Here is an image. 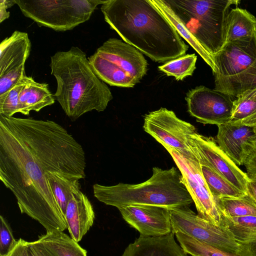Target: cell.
Here are the masks:
<instances>
[{
  "mask_svg": "<svg viewBox=\"0 0 256 256\" xmlns=\"http://www.w3.org/2000/svg\"><path fill=\"white\" fill-rule=\"evenodd\" d=\"M86 166L82 146L58 123L0 115V180L16 197L21 213L46 232L67 228L47 175L80 180Z\"/></svg>",
  "mask_w": 256,
  "mask_h": 256,
  "instance_id": "6da1fadb",
  "label": "cell"
},
{
  "mask_svg": "<svg viewBox=\"0 0 256 256\" xmlns=\"http://www.w3.org/2000/svg\"><path fill=\"white\" fill-rule=\"evenodd\" d=\"M100 10L111 29L153 61L166 62L188 48L152 0H106Z\"/></svg>",
  "mask_w": 256,
  "mask_h": 256,
  "instance_id": "7a4b0ae2",
  "label": "cell"
},
{
  "mask_svg": "<svg viewBox=\"0 0 256 256\" xmlns=\"http://www.w3.org/2000/svg\"><path fill=\"white\" fill-rule=\"evenodd\" d=\"M50 66L57 84L54 96L71 120L94 110L104 111L112 99L110 89L78 47L56 52L50 56Z\"/></svg>",
  "mask_w": 256,
  "mask_h": 256,
  "instance_id": "3957f363",
  "label": "cell"
},
{
  "mask_svg": "<svg viewBox=\"0 0 256 256\" xmlns=\"http://www.w3.org/2000/svg\"><path fill=\"white\" fill-rule=\"evenodd\" d=\"M94 197L117 208L133 204L162 206L169 209L190 206L194 202L185 186L182 174L175 167L152 168V176L138 184L120 182L107 186H93Z\"/></svg>",
  "mask_w": 256,
  "mask_h": 256,
  "instance_id": "277c9868",
  "label": "cell"
},
{
  "mask_svg": "<svg viewBox=\"0 0 256 256\" xmlns=\"http://www.w3.org/2000/svg\"><path fill=\"white\" fill-rule=\"evenodd\" d=\"M213 58L224 45V22L238 0H162Z\"/></svg>",
  "mask_w": 256,
  "mask_h": 256,
  "instance_id": "5b68a950",
  "label": "cell"
},
{
  "mask_svg": "<svg viewBox=\"0 0 256 256\" xmlns=\"http://www.w3.org/2000/svg\"><path fill=\"white\" fill-rule=\"evenodd\" d=\"M88 59L96 76L112 86L132 88L147 72L142 53L116 38L106 40Z\"/></svg>",
  "mask_w": 256,
  "mask_h": 256,
  "instance_id": "8992f818",
  "label": "cell"
},
{
  "mask_svg": "<svg viewBox=\"0 0 256 256\" xmlns=\"http://www.w3.org/2000/svg\"><path fill=\"white\" fill-rule=\"evenodd\" d=\"M106 0H14L23 15L56 32L74 29L88 21Z\"/></svg>",
  "mask_w": 256,
  "mask_h": 256,
  "instance_id": "52a82bcc",
  "label": "cell"
},
{
  "mask_svg": "<svg viewBox=\"0 0 256 256\" xmlns=\"http://www.w3.org/2000/svg\"><path fill=\"white\" fill-rule=\"evenodd\" d=\"M172 232H180L225 251L244 256L242 246L222 226L202 218L190 206L170 209Z\"/></svg>",
  "mask_w": 256,
  "mask_h": 256,
  "instance_id": "ba28073f",
  "label": "cell"
},
{
  "mask_svg": "<svg viewBox=\"0 0 256 256\" xmlns=\"http://www.w3.org/2000/svg\"><path fill=\"white\" fill-rule=\"evenodd\" d=\"M144 130L161 144H166L192 160L198 159L192 148L190 138L196 133L191 124L178 118L175 113L161 108L144 116Z\"/></svg>",
  "mask_w": 256,
  "mask_h": 256,
  "instance_id": "9c48e42d",
  "label": "cell"
},
{
  "mask_svg": "<svg viewBox=\"0 0 256 256\" xmlns=\"http://www.w3.org/2000/svg\"><path fill=\"white\" fill-rule=\"evenodd\" d=\"M162 145L169 152L180 172L198 216L215 226H220V214L204 178L199 160L187 158L174 148L164 144Z\"/></svg>",
  "mask_w": 256,
  "mask_h": 256,
  "instance_id": "30bf717a",
  "label": "cell"
},
{
  "mask_svg": "<svg viewBox=\"0 0 256 256\" xmlns=\"http://www.w3.org/2000/svg\"><path fill=\"white\" fill-rule=\"evenodd\" d=\"M185 99L188 113L198 122L218 126L230 120L234 100L226 94L200 86L189 90Z\"/></svg>",
  "mask_w": 256,
  "mask_h": 256,
  "instance_id": "8fae6325",
  "label": "cell"
},
{
  "mask_svg": "<svg viewBox=\"0 0 256 256\" xmlns=\"http://www.w3.org/2000/svg\"><path fill=\"white\" fill-rule=\"evenodd\" d=\"M32 44L28 33L15 30L0 44V95L25 76V64Z\"/></svg>",
  "mask_w": 256,
  "mask_h": 256,
  "instance_id": "7c38bea8",
  "label": "cell"
},
{
  "mask_svg": "<svg viewBox=\"0 0 256 256\" xmlns=\"http://www.w3.org/2000/svg\"><path fill=\"white\" fill-rule=\"evenodd\" d=\"M192 148L199 160L218 172L240 190L246 192L249 178L218 146L216 140L197 132L191 136Z\"/></svg>",
  "mask_w": 256,
  "mask_h": 256,
  "instance_id": "4fadbf2b",
  "label": "cell"
},
{
  "mask_svg": "<svg viewBox=\"0 0 256 256\" xmlns=\"http://www.w3.org/2000/svg\"><path fill=\"white\" fill-rule=\"evenodd\" d=\"M214 80L236 76L256 62V31L250 37L224 44L214 56Z\"/></svg>",
  "mask_w": 256,
  "mask_h": 256,
  "instance_id": "5bb4252c",
  "label": "cell"
},
{
  "mask_svg": "<svg viewBox=\"0 0 256 256\" xmlns=\"http://www.w3.org/2000/svg\"><path fill=\"white\" fill-rule=\"evenodd\" d=\"M122 218L136 230L140 236H158L172 232L170 209L146 204H133L118 208Z\"/></svg>",
  "mask_w": 256,
  "mask_h": 256,
  "instance_id": "9a60e30c",
  "label": "cell"
},
{
  "mask_svg": "<svg viewBox=\"0 0 256 256\" xmlns=\"http://www.w3.org/2000/svg\"><path fill=\"white\" fill-rule=\"evenodd\" d=\"M218 127L216 141L220 148L236 165H244L246 158V144L254 134V128L228 122Z\"/></svg>",
  "mask_w": 256,
  "mask_h": 256,
  "instance_id": "2e32d148",
  "label": "cell"
},
{
  "mask_svg": "<svg viewBox=\"0 0 256 256\" xmlns=\"http://www.w3.org/2000/svg\"><path fill=\"white\" fill-rule=\"evenodd\" d=\"M64 217L70 237L78 242L92 226L95 214L93 206L81 190L70 200Z\"/></svg>",
  "mask_w": 256,
  "mask_h": 256,
  "instance_id": "e0dca14e",
  "label": "cell"
},
{
  "mask_svg": "<svg viewBox=\"0 0 256 256\" xmlns=\"http://www.w3.org/2000/svg\"><path fill=\"white\" fill-rule=\"evenodd\" d=\"M174 234L158 236H140L121 256H188L176 241Z\"/></svg>",
  "mask_w": 256,
  "mask_h": 256,
  "instance_id": "ac0fdd59",
  "label": "cell"
},
{
  "mask_svg": "<svg viewBox=\"0 0 256 256\" xmlns=\"http://www.w3.org/2000/svg\"><path fill=\"white\" fill-rule=\"evenodd\" d=\"M54 94L46 83L36 82L32 76H26L25 83L18 97V113L29 116L30 111L38 112L55 102Z\"/></svg>",
  "mask_w": 256,
  "mask_h": 256,
  "instance_id": "d6986e66",
  "label": "cell"
},
{
  "mask_svg": "<svg viewBox=\"0 0 256 256\" xmlns=\"http://www.w3.org/2000/svg\"><path fill=\"white\" fill-rule=\"evenodd\" d=\"M224 28V44L250 37L256 31V18L246 9L232 8L225 18Z\"/></svg>",
  "mask_w": 256,
  "mask_h": 256,
  "instance_id": "ffe728a7",
  "label": "cell"
},
{
  "mask_svg": "<svg viewBox=\"0 0 256 256\" xmlns=\"http://www.w3.org/2000/svg\"><path fill=\"white\" fill-rule=\"evenodd\" d=\"M38 240L52 256H88L86 250L63 232H46Z\"/></svg>",
  "mask_w": 256,
  "mask_h": 256,
  "instance_id": "44dd1931",
  "label": "cell"
},
{
  "mask_svg": "<svg viewBox=\"0 0 256 256\" xmlns=\"http://www.w3.org/2000/svg\"><path fill=\"white\" fill-rule=\"evenodd\" d=\"M214 90L236 98L244 92L256 88V62L242 73L214 80Z\"/></svg>",
  "mask_w": 256,
  "mask_h": 256,
  "instance_id": "7402d4cb",
  "label": "cell"
},
{
  "mask_svg": "<svg viewBox=\"0 0 256 256\" xmlns=\"http://www.w3.org/2000/svg\"><path fill=\"white\" fill-rule=\"evenodd\" d=\"M47 178L53 194L64 216L67 205L72 196L80 190V180L50 172Z\"/></svg>",
  "mask_w": 256,
  "mask_h": 256,
  "instance_id": "603a6c76",
  "label": "cell"
},
{
  "mask_svg": "<svg viewBox=\"0 0 256 256\" xmlns=\"http://www.w3.org/2000/svg\"><path fill=\"white\" fill-rule=\"evenodd\" d=\"M220 214V226L239 243L256 237V216L230 217Z\"/></svg>",
  "mask_w": 256,
  "mask_h": 256,
  "instance_id": "cb8c5ba5",
  "label": "cell"
},
{
  "mask_svg": "<svg viewBox=\"0 0 256 256\" xmlns=\"http://www.w3.org/2000/svg\"><path fill=\"white\" fill-rule=\"evenodd\" d=\"M220 214L230 217L256 216V202L248 193L241 196L215 198Z\"/></svg>",
  "mask_w": 256,
  "mask_h": 256,
  "instance_id": "d4e9b609",
  "label": "cell"
},
{
  "mask_svg": "<svg viewBox=\"0 0 256 256\" xmlns=\"http://www.w3.org/2000/svg\"><path fill=\"white\" fill-rule=\"evenodd\" d=\"M199 162L204 178L214 199L220 197L237 198L245 194L202 162L199 160Z\"/></svg>",
  "mask_w": 256,
  "mask_h": 256,
  "instance_id": "484cf974",
  "label": "cell"
},
{
  "mask_svg": "<svg viewBox=\"0 0 256 256\" xmlns=\"http://www.w3.org/2000/svg\"><path fill=\"white\" fill-rule=\"evenodd\" d=\"M152 1L167 18L172 25L176 30L179 35L184 39L198 53L206 64L210 66L213 74H214L216 67L212 56L197 42L176 18L170 10L162 2V0H152Z\"/></svg>",
  "mask_w": 256,
  "mask_h": 256,
  "instance_id": "4316f807",
  "label": "cell"
},
{
  "mask_svg": "<svg viewBox=\"0 0 256 256\" xmlns=\"http://www.w3.org/2000/svg\"><path fill=\"white\" fill-rule=\"evenodd\" d=\"M174 234L184 251L192 256H242L218 248L182 232Z\"/></svg>",
  "mask_w": 256,
  "mask_h": 256,
  "instance_id": "83f0119b",
  "label": "cell"
},
{
  "mask_svg": "<svg viewBox=\"0 0 256 256\" xmlns=\"http://www.w3.org/2000/svg\"><path fill=\"white\" fill-rule=\"evenodd\" d=\"M197 56L188 54L166 62L158 69L168 76H174L177 80H182L192 76L195 70Z\"/></svg>",
  "mask_w": 256,
  "mask_h": 256,
  "instance_id": "f1b7e54d",
  "label": "cell"
},
{
  "mask_svg": "<svg viewBox=\"0 0 256 256\" xmlns=\"http://www.w3.org/2000/svg\"><path fill=\"white\" fill-rule=\"evenodd\" d=\"M256 112V98L253 90H247L233 101L230 120L228 123L238 124Z\"/></svg>",
  "mask_w": 256,
  "mask_h": 256,
  "instance_id": "f546056e",
  "label": "cell"
},
{
  "mask_svg": "<svg viewBox=\"0 0 256 256\" xmlns=\"http://www.w3.org/2000/svg\"><path fill=\"white\" fill-rule=\"evenodd\" d=\"M25 77L4 94L0 95V115L13 116L18 112V97L25 83Z\"/></svg>",
  "mask_w": 256,
  "mask_h": 256,
  "instance_id": "4dcf8cb0",
  "label": "cell"
},
{
  "mask_svg": "<svg viewBox=\"0 0 256 256\" xmlns=\"http://www.w3.org/2000/svg\"><path fill=\"white\" fill-rule=\"evenodd\" d=\"M17 242L10 224L0 216V256H8Z\"/></svg>",
  "mask_w": 256,
  "mask_h": 256,
  "instance_id": "1f68e13d",
  "label": "cell"
},
{
  "mask_svg": "<svg viewBox=\"0 0 256 256\" xmlns=\"http://www.w3.org/2000/svg\"><path fill=\"white\" fill-rule=\"evenodd\" d=\"M246 158L244 164L248 177L256 176V147L250 142L246 144Z\"/></svg>",
  "mask_w": 256,
  "mask_h": 256,
  "instance_id": "d6a6232c",
  "label": "cell"
},
{
  "mask_svg": "<svg viewBox=\"0 0 256 256\" xmlns=\"http://www.w3.org/2000/svg\"><path fill=\"white\" fill-rule=\"evenodd\" d=\"M28 247L30 256H52L38 240L32 242H28Z\"/></svg>",
  "mask_w": 256,
  "mask_h": 256,
  "instance_id": "836d02e7",
  "label": "cell"
},
{
  "mask_svg": "<svg viewBox=\"0 0 256 256\" xmlns=\"http://www.w3.org/2000/svg\"><path fill=\"white\" fill-rule=\"evenodd\" d=\"M8 256H30L28 242L20 238L18 239Z\"/></svg>",
  "mask_w": 256,
  "mask_h": 256,
  "instance_id": "e575fe53",
  "label": "cell"
},
{
  "mask_svg": "<svg viewBox=\"0 0 256 256\" xmlns=\"http://www.w3.org/2000/svg\"><path fill=\"white\" fill-rule=\"evenodd\" d=\"M15 4L14 0H0V23L10 17V12L7 9Z\"/></svg>",
  "mask_w": 256,
  "mask_h": 256,
  "instance_id": "d590c367",
  "label": "cell"
},
{
  "mask_svg": "<svg viewBox=\"0 0 256 256\" xmlns=\"http://www.w3.org/2000/svg\"><path fill=\"white\" fill-rule=\"evenodd\" d=\"M240 244L242 248L244 256H256V237Z\"/></svg>",
  "mask_w": 256,
  "mask_h": 256,
  "instance_id": "8d00e7d4",
  "label": "cell"
},
{
  "mask_svg": "<svg viewBox=\"0 0 256 256\" xmlns=\"http://www.w3.org/2000/svg\"><path fill=\"white\" fill-rule=\"evenodd\" d=\"M248 178L249 179L246 184V192L256 202V176Z\"/></svg>",
  "mask_w": 256,
  "mask_h": 256,
  "instance_id": "74e56055",
  "label": "cell"
},
{
  "mask_svg": "<svg viewBox=\"0 0 256 256\" xmlns=\"http://www.w3.org/2000/svg\"><path fill=\"white\" fill-rule=\"evenodd\" d=\"M253 90L254 94L256 98V88L252 89ZM238 124H244L250 127L254 128L256 126V112L248 118H246Z\"/></svg>",
  "mask_w": 256,
  "mask_h": 256,
  "instance_id": "f35d334b",
  "label": "cell"
},
{
  "mask_svg": "<svg viewBox=\"0 0 256 256\" xmlns=\"http://www.w3.org/2000/svg\"><path fill=\"white\" fill-rule=\"evenodd\" d=\"M250 142L252 145L256 147V134H254L252 137Z\"/></svg>",
  "mask_w": 256,
  "mask_h": 256,
  "instance_id": "ab89813d",
  "label": "cell"
},
{
  "mask_svg": "<svg viewBox=\"0 0 256 256\" xmlns=\"http://www.w3.org/2000/svg\"><path fill=\"white\" fill-rule=\"evenodd\" d=\"M254 134H256V126L254 128Z\"/></svg>",
  "mask_w": 256,
  "mask_h": 256,
  "instance_id": "60d3db41",
  "label": "cell"
}]
</instances>
